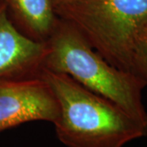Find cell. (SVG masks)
I'll return each mask as SVG.
<instances>
[{
    "label": "cell",
    "mask_w": 147,
    "mask_h": 147,
    "mask_svg": "<svg viewBox=\"0 0 147 147\" xmlns=\"http://www.w3.org/2000/svg\"><path fill=\"white\" fill-rule=\"evenodd\" d=\"M7 15L22 34L45 42L57 20L51 0H0Z\"/></svg>",
    "instance_id": "6"
},
{
    "label": "cell",
    "mask_w": 147,
    "mask_h": 147,
    "mask_svg": "<svg viewBox=\"0 0 147 147\" xmlns=\"http://www.w3.org/2000/svg\"><path fill=\"white\" fill-rule=\"evenodd\" d=\"M43 69L67 74L90 91L113 101L147 127L142 101L146 84L134 74L106 61L72 24L57 16L46 41Z\"/></svg>",
    "instance_id": "2"
},
{
    "label": "cell",
    "mask_w": 147,
    "mask_h": 147,
    "mask_svg": "<svg viewBox=\"0 0 147 147\" xmlns=\"http://www.w3.org/2000/svg\"><path fill=\"white\" fill-rule=\"evenodd\" d=\"M58 111L55 96L40 77L0 80V131L34 121L53 123Z\"/></svg>",
    "instance_id": "4"
},
{
    "label": "cell",
    "mask_w": 147,
    "mask_h": 147,
    "mask_svg": "<svg viewBox=\"0 0 147 147\" xmlns=\"http://www.w3.org/2000/svg\"><path fill=\"white\" fill-rule=\"evenodd\" d=\"M39 77L58 104L53 124L67 147H123L147 135V127L113 101L84 88L67 74L42 69Z\"/></svg>",
    "instance_id": "1"
},
{
    "label": "cell",
    "mask_w": 147,
    "mask_h": 147,
    "mask_svg": "<svg viewBox=\"0 0 147 147\" xmlns=\"http://www.w3.org/2000/svg\"><path fill=\"white\" fill-rule=\"evenodd\" d=\"M53 3L54 7L57 6L61 5V4H65V3H72V2H75L78 0H51Z\"/></svg>",
    "instance_id": "8"
},
{
    "label": "cell",
    "mask_w": 147,
    "mask_h": 147,
    "mask_svg": "<svg viewBox=\"0 0 147 147\" xmlns=\"http://www.w3.org/2000/svg\"><path fill=\"white\" fill-rule=\"evenodd\" d=\"M131 73L147 86V26L137 38L131 60Z\"/></svg>",
    "instance_id": "7"
},
{
    "label": "cell",
    "mask_w": 147,
    "mask_h": 147,
    "mask_svg": "<svg viewBox=\"0 0 147 147\" xmlns=\"http://www.w3.org/2000/svg\"><path fill=\"white\" fill-rule=\"evenodd\" d=\"M54 10L106 61L131 73L134 47L147 26V0H78Z\"/></svg>",
    "instance_id": "3"
},
{
    "label": "cell",
    "mask_w": 147,
    "mask_h": 147,
    "mask_svg": "<svg viewBox=\"0 0 147 147\" xmlns=\"http://www.w3.org/2000/svg\"><path fill=\"white\" fill-rule=\"evenodd\" d=\"M46 52V42L22 34L0 3V80L38 78Z\"/></svg>",
    "instance_id": "5"
}]
</instances>
